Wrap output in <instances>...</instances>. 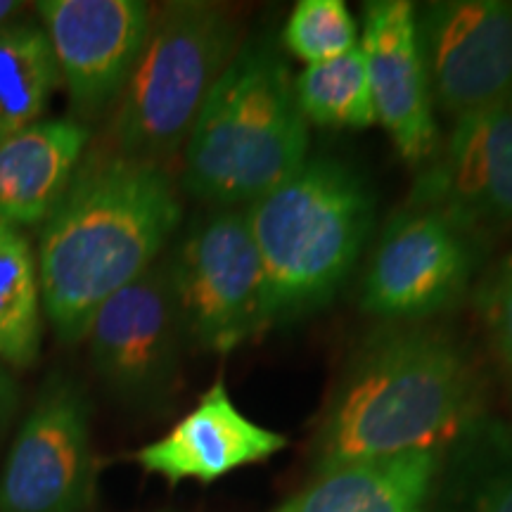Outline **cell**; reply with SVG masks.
<instances>
[{"label":"cell","mask_w":512,"mask_h":512,"mask_svg":"<svg viewBox=\"0 0 512 512\" xmlns=\"http://www.w3.org/2000/svg\"><path fill=\"white\" fill-rule=\"evenodd\" d=\"M285 446L287 437L249 420L230 399L226 382L216 380L188 415L162 439L138 448L133 460L171 486L185 479L214 484L242 467L266 463Z\"/></svg>","instance_id":"5bb4252c"},{"label":"cell","mask_w":512,"mask_h":512,"mask_svg":"<svg viewBox=\"0 0 512 512\" xmlns=\"http://www.w3.org/2000/svg\"><path fill=\"white\" fill-rule=\"evenodd\" d=\"M264 264L273 325L311 316L342 292L375 226V195L354 166L309 157L245 207Z\"/></svg>","instance_id":"277c9868"},{"label":"cell","mask_w":512,"mask_h":512,"mask_svg":"<svg viewBox=\"0 0 512 512\" xmlns=\"http://www.w3.org/2000/svg\"><path fill=\"white\" fill-rule=\"evenodd\" d=\"M181 221L166 166L117 150L83 155L38 245L43 316L55 335L86 339L100 306L157 264Z\"/></svg>","instance_id":"7a4b0ae2"},{"label":"cell","mask_w":512,"mask_h":512,"mask_svg":"<svg viewBox=\"0 0 512 512\" xmlns=\"http://www.w3.org/2000/svg\"><path fill=\"white\" fill-rule=\"evenodd\" d=\"M358 41L361 27L342 0H299L283 29L285 50L306 67L347 55Z\"/></svg>","instance_id":"ffe728a7"},{"label":"cell","mask_w":512,"mask_h":512,"mask_svg":"<svg viewBox=\"0 0 512 512\" xmlns=\"http://www.w3.org/2000/svg\"><path fill=\"white\" fill-rule=\"evenodd\" d=\"M43 299L36 256L19 228L0 223V361L27 370L41 356Z\"/></svg>","instance_id":"ac0fdd59"},{"label":"cell","mask_w":512,"mask_h":512,"mask_svg":"<svg viewBox=\"0 0 512 512\" xmlns=\"http://www.w3.org/2000/svg\"><path fill=\"white\" fill-rule=\"evenodd\" d=\"M34 10L72 110L79 117H98L117 105L150 34V5L143 0H41Z\"/></svg>","instance_id":"8fae6325"},{"label":"cell","mask_w":512,"mask_h":512,"mask_svg":"<svg viewBox=\"0 0 512 512\" xmlns=\"http://www.w3.org/2000/svg\"><path fill=\"white\" fill-rule=\"evenodd\" d=\"M57 86L60 69L41 24L12 19L0 27V138L38 124Z\"/></svg>","instance_id":"e0dca14e"},{"label":"cell","mask_w":512,"mask_h":512,"mask_svg":"<svg viewBox=\"0 0 512 512\" xmlns=\"http://www.w3.org/2000/svg\"><path fill=\"white\" fill-rule=\"evenodd\" d=\"M479 240L437 209L408 204L384 226L361 285V309L384 323H422L472 283Z\"/></svg>","instance_id":"52a82bcc"},{"label":"cell","mask_w":512,"mask_h":512,"mask_svg":"<svg viewBox=\"0 0 512 512\" xmlns=\"http://www.w3.org/2000/svg\"><path fill=\"white\" fill-rule=\"evenodd\" d=\"M240 46V24L226 5L171 0L152 10L143 53L112 117L114 150L162 166L178 155Z\"/></svg>","instance_id":"5b68a950"},{"label":"cell","mask_w":512,"mask_h":512,"mask_svg":"<svg viewBox=\"0 0 512 512\" xmlns=\"http://www.w3.org/2000/svg\"><path fill=\"white\" fill-rule=\"evenodd\" d=\"M309 124L273 41H242L183 147L181 185L209 209H245L309 159Z\"/></svg>","instance_id":"3957f363"},{"label":"cell","mask_w":512,"mask_h":512,"mask_svg":"<svg viewBox=\"0 0 512 512\" xmlns=\"http://www.w3.org/2000/svg\"><path fill=\"white\" fill-rule=\"evenodd\" d=\"M292 91L309 126L363 131L377 124L366 57L361 48L302 69L292 79Z\"/></svg>","instance_id":"d6986e66"},{"label":"cell","mask_w":512,"mask_h":512,"mask_svg":"<svg viewBox=\"0 0 512 512\" xmlns=\"http://www.w3.org/2000/svg\"><path fill=\"white\" fill-rule=\"evenodd\" d=\"M188 342L230 354L271 328L268 287L245 209H209L166 261Z\"/></svg>","instance_id":"8992f818"},{"label":"cell","mask_w":512,"mask_h":512,"mask_svg":"<svg viewBox=\"0 0 512 512\" xmlns=\"http://www.w3.org/2000/svg\"><path fill=\"white\" fill-rule=\"evenodd\" d=\"M477 306L486 337L512 382V254L486 278Z\"/></svg>","instance_id":"44dd1931"},{"label":"cell","mask_w":512,"mask_h":512,"mask_svg":"<svg viewBox=\"0 0 512 512\" xmlns=\"http://www.w3.org/2000/svg\"><path fill=\"white\" fill-rule=\"evenodd\" d=\"M377 124L408 166L437 155L439 131L422 60L415 5L408 0H370L363 5L361 41Z\"/></svg>","instance_id":"4fadbf2b"},{"label":"cell","mask_w":512,"mask_h":512,"mask_svg":"<svg viewBox=\"0 0 512 512\" xmlns=\"http://www.w3.org/2000/svg\"><path fill=\"white\" fill-rule=\"evenodd\" d=\"M19 10H22V3H17V0H0V27L12 22V17H15Z\"/></svg>","instance_id":"cb8c5ba5"},{"label":"cell","mask_w":512,"mask_h":512,"mask_svg":"<svg viewBox=\"0 0 512 512\" xmlns=\"http://www.w3.org/2000/svg\"><path fill=\"white\" fill-rule=\"evenodd\" d=\"M95 375L114 396L155 406L171 396L188 342L166 261L107 299L88 328Z\"/></svg>","instance_id":"9c48e42d"},{"label":"cell","mask_w":512,"mask_h":512,"mask_svg":"<svg viewBox=\"0 0 512 512\" xmlns=\"http://www.w3.org/2000/svg\"><path fill=\"white\" fill-rule=\"evenodd\" d=\"M19 406V389L12 375L0 366V437L10 427L12 418H15Z\"/></svg>","instance_id":"603a6c76"},{"label":"cell","mask_w":512,"mask_h":512,"mask_svg":"<svg viewBox=\"0 0 512 512\" xmlns=\"http://www.w3.org/2000/svg\"><path fill=\"white\" fill-rule=\"evenodd\" d=\"M91 131L79 119H41L0 138V223L36 226L72 181Z\"/></svg>","instance_id":"9a60e30c"},{"label":"cell","mask_w":512,"mask_h":512,"mask_svg":"<svg viewBox=\"0 0 512 512\" xmlns=\"http://www.w3.org/2000/svg\"><path fill=\"white\" fill-rule=\"evenodd\" d=\"M467 512H512V456L482 479Z\"/></svg>","instance_id":"7402d4cb"},{"label":"cell","mask_w":512,"mask_h":512,"mask_svg":"<svg viewBox=\"0 0 512 512\" xmlns=\"http://www.w3.org/2000/svg\"><path fill=\"white\" fill-rule=\"evenodd\" d=\"M95 498L91 401L72 377L43 382L0 472V512H86Z\"/></svg>","instance_id":"ba28073f"},{"label":"cell","mask_w":512,"mask_h":512,"mask_svg":"<svg viewBox=\"0 0 512 512\" xmlns=\"http://www.w3.org/2000/svg\"><path fill=\"white\" fill-rule=\"evenodd\" d=\"M415 22L434 107L460 119L512 102V3L432 0Z\"/></svg>","instance_id":"30bf717a"},{"label":"cell","mask_w":512,"mask_h":512,"mask_svg":"<svg viewBox=\"0 0 512 512\" xmlns=\"http://www.w3.org/2000/svg\"><path fill=\"white\" fill-rule=\"evenodd\" d=\"M408 204L441 211L477 240L512 228V102L456 119Z\"/></svg>","instance_id":"7c38bea8"},{"label":"cell","mask_w":512,"mask_h":512,"mask_svg":"<svg viewBox=\"0 0 512 512\" xmlns=\"http://www.w3.org/2000/svg\"><path fill=\"white\" fill-rule=\"evenodd\" d=\"M439 470L441 453L335 467L273 512H427Z\"/></svg>","instance_id":"2e32d148"},{"label":"cell","mask_w":512,"mask_h":512,"mask_svg":"<svg viewBox=\"0 0 512 512\" xmlns=\"http://www.w3.org/2000/svg\"><path fill=\"white\" fill-rule=\"evenodd\" d=\"M484 382L460 339L422 323H387L370 335L325 406L318 472L411 453H444L479 430Z\"/></svg>","instance_id":"6da1fadb"}]
</instances>
